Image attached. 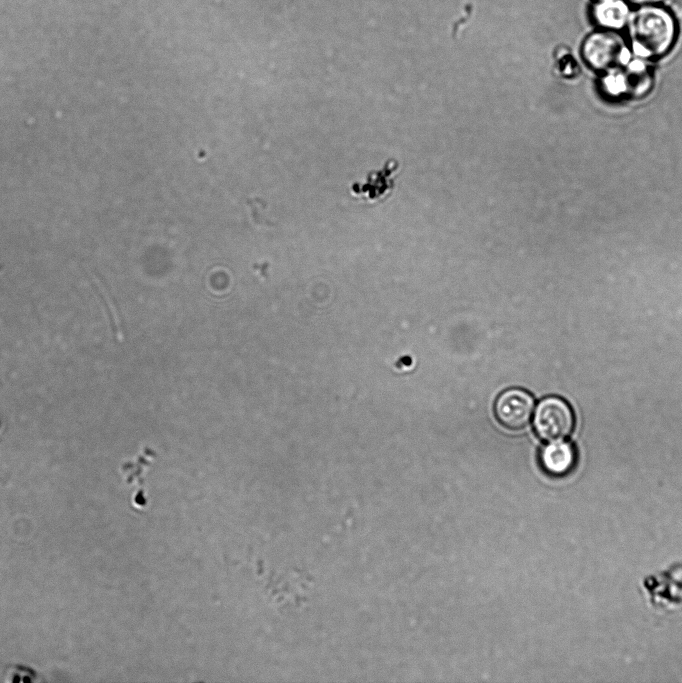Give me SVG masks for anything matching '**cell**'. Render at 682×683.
<instances>
[{
	"label": "cell",
	"mask_w": 682,
	"mask_h": 683,
	"mask_svg": "<svg viewBox=\"0 0 682 683\" xmlns=\"http://www.w3.org/2000/svg\"><path fill=\"white\" fill-rule=\"evenodd\" d=\"M628 45L636 57L655 59L673 47L678 25L670 10L660 5L638 7L626 25Z\"/></svg>",
	"instance_id": "1"
},
{
	"label": "cell",
	"mask_w": 682,
	"mask_h": 683,
	"mask_svg": "<svg viewBox=\"0 0 682 683\" xmlns=\"http://www.w3.org/2000/svg\"><path fill=\"white\" fill-rule=\"evenodd\" d=\"M582 57L595 70L610 72L630 60V49L618 31L601 30L589 34L581 46Z\"/></svg>",
	"instance_id": "2"
},
{
	"label": "cell",
	"mask_w": 682,
	"mask_h": 683,
	"mask_svg": "<svg viewBox=\"0 0 682 683\" xmlns=\"http://www.w3.org/2000/svg\"><path fill=\"white\" fill-rule=\"evenodd\" d=\"M574 427L571 407L561 398L548 397L537 405L534 415V428L545 441H560L567 437Z\"/></svg>",
	"instance_id": "3"
},
{
	"label": "cell",
	"mask_w": 682,
	"mask_h": 683,
	"mask_svg": "<svg viewBox=\"0 0 682 683\" xmlns=\"http://www.w3.org/2000/svg\"><path fill=\"white\" fill-rule=\"evenodd\" d=\"M533 397L522 389H509L497 398L495 414L506 428L519 430L525 427L533 414Z\"/></svg>",
	"instance_id": "4"
},
{
	"label": "cell",
	"mask_w": 682,
	"mask_h": 683,
	"mask_svg": "<svg viewBox=\"0 0 682 683\" xmlns=\"http://www.w3.org/2000/svg\"><path fill=\"white\" fill-rule=\"evenodd\" d=\"M630 15V4L626 0H593L589 8L591 22L601 30H622Z\"/></svg>",
	"instance_id": "5"
},
{
	"label": "cell",
	"mask_w": 682,
	"mask_h": 683,
	"mask_svg": "<svg viewBox=\"0 0 682 683\" xmlns=\"http://www.w3.org/2000/svg\"><path fill=\"white\" fill-rule=\"evenodd\" d=\"M607 86L616 92L641 90L649 84L650 68L644 59L629 60L625 65L608 72Z\"/></svg>",
	"instance_id": "6"
},
{
	"label": "cell",
	"mask_w": 682,
	"mask_h": 683,
	"mask_svg": "<svg viewBox=\"0 0 682 683\" xmlns=\"http://www.w3.org/2000/svg\"><path fill=\"white\" fill-rule=\"evenodd\" d=\"M398 164L395 160H389L382 169L371 172L365 183L362 185L354 184L352 192L368 202H376L386 198L394 187V173Z\"/></svg>",
	"instance_id": "7"
},
{
	"label": "cell",
	"mask_w": 682,
	"mask_h": 683,
	"mask_svg": "<svg viewBox=\"0 0 682 683\" xmlns=\"http://www.w3.org/2000/svg\"><path fill=\"white\" fill-rule=\"evenodd\" d=\"M540 460L548 473L563 475L574 466L576 453L570 443L562 440L553 441L542 449Z\"/></svg>",
	"instance_id": "8"
},
{
	"label": "cell",
	"mask_w": 682,
	"mask_h": 683,
	"mask_svg": "<svg viewBox=\"0 0 682 683\" xmlns=\"http://www.w3.org/2000/svg\"><path fill=\"white\" fill-rule=\"evenodd\" d=\"M630 5L636 6V7H641V6H649V5H659L661 4L664 0H626Z\"/></svg>",
	"instance_id": "9"
}]
</instances>
